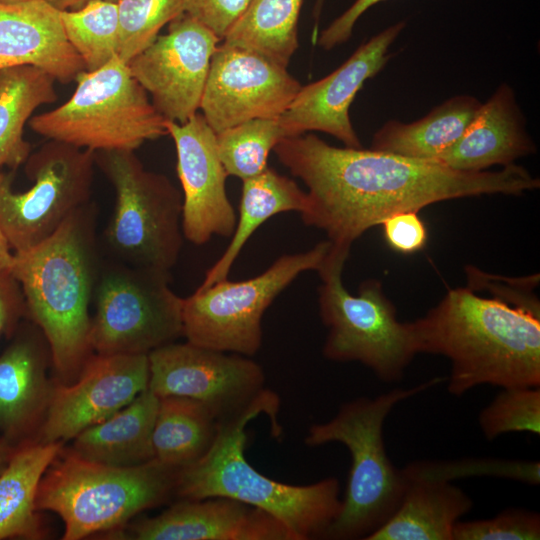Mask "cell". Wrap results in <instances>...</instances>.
<instances>
[{"mask_svg": "<svg viewBox=\"0 0 540 540\" xmlns=\"http://www.w3.org/2000/svg\"><path fill=\"white\" fill-rule=\"evenodd\" d=\"M273 151L308 189L303 222L346 248L398 212L484 194L519 196L540 187L539 178L515 163L499 171H459L371 148L335 147L312 133L284 138Z\"/></svg>", "mask_w": 540, "mask_h": 540, "instance_id": "6da1fadb", "label": "cell"}, {"mask_svg": "<svg viewBox=\"0 0 540 540\" xmlns=\"http://www.w3.org/2000/svg\"><path fill=\"white\" fill-rule=\"evenodd\" d=\"M410 326L417 354L451 361L454 396L483 384L540 386V315L459 287Z\"/></svg>", "mask_w": 540, "mask_h": 540, "instance_id": "7a4b0ae2", "label": "cell"}, {"mask_svg": "<svg viewBox=\"0 0 540 540\" xmlns=\"http://www.w3.org/2000/svg\"><path fill=\"white\" fill-rule=\"evenodd\" d=\"M94 206L89 202L73 212L36 246L13 252L9 269L23 292L28 318L47 341L62 383L73 382L94 353L89 309L101 266Z\"/></svg>", "mask_w": 540, "mask_h": 540, "instance_id": "3957f363", "label": "cell"}, {"mask_svg": "<svg viewBox=\"0 0 540 540\" xmlns=\"http://www.w3.org/2000/svg\"><path fill=\"white\" fill-rule=\"evenodd\" d=\"M259 415L250 412L218 422L208 451L178 470L174 496L191 500L235 499L277 518L296 540L324 539L342 505L338 479L329 477L309 485H290L257 471L245 457V444L246 426Z\"/></svg>", "mask_w": 540, "mask_h": 540, "instance_id": "277c9868", "label": "cell"}, {"mask_svg": "<svg viewBox=\"0 0 540 540\" xmlns=\"http://www.w3.org/2000/svg\"><path fill=\"white\" fill-rule=\"evenodd\" d=\"M445 380L434 377L409 389L395 388L375 398H357L344 403L331 420L310 426L304 440L308 446L339 442L351 456L345 497L324 539H366L395 513L407 477L386 453L385 419L399 402Z\"/></svg>", "mask_w": 540, "mask_h": 540, "instance_id": "5b68a950", "label": "cell"}, {"mask_svg": "<svg viewBox=\"0 0 540 540\" xmlns=\"http://www.w3.org/2000/svg\"><path fill=\"white\" fill-rule=\"evenodd\" d=\"M178 469L156 459L132 467L87 460L62 448L44 472L36 509L58 514L64 540L122 528L138 513L174 495Z\"/></svg>", "mask_w": 540, "mask_h": 540, "instance_id": "8992f818", "label": "cell"}, {"mask_svg": "<svg viewBox=\"0 0 540 540\" xmlns=\"http://www.w3.org/2000/svg\"><path fill=\"white\" fill-rule=\"evenodd\" d=\"M75 82L65 103L31 117L28 124L36 134L94 152L135 151L168 135L167 120L118 56L82 71Z\"/></svg>", "mask_w": 540, "mask_h": 540, "instance_id": "52a82bcc", "label": "cell"}, {"mask_svg": "<svg viewBox=\"0 0 540 540\" xmlns=\"http://www.w3.org/2000/svg\"><path fill=\"white\" fill-rule=\"evenodd\" d=\"M349 252L331 243L317 270L319 313L328 328L323 355L336 362H360L384 382L398 381L417 354L410 322L398 321L378 280L364 281L355 295L347 291L342 272Z\"/></svg>", "mask_w": 540, "mask_h": 540, "instance_id": "ba28073f", "label": "cell"}, {"mask_svg": "<svg viewBox=\"0 0 540 540\" xmlns=\"http://www.w3.org/2000/svg\"><path fill=\"white\" fill-rule=\"evenodd\" d=\"M95 163L113 186L115 203L104 231L114 260L170 272L183 245L180 191L145 169L135 151H97Z\"/></svg>", "mask_w": 540, "mask_h": 540, "instance_id": "9c48e42d", "label": "cell"}, {"mask_svg": "<svg viewBox=\"0 0 540 540\" xmlns=\"http://www.w3.org/2000/svg\"><path fill=\"white\" fill-rule=\"evenodd\" d=\"M169 283V272L101 262L91 316L93 352L148 355L183 336V298Z\"/></svg>", "mask_w": 540, "mask_h": 540, "instance_id": "30bf717a", "label": "cell"}, {"mask_svg": "<svg viewBox=\"0 0 540 540\" xmlns=\"http://www.w3.org/2000/svg\"><path fill=\"white\" fill-rule=\"evenodd\" d=\"M331 242L285 254L263 273L243 281H218L198 287L182 300L183 336L190 343L253 356L262 344V318L275 298L301 273L318 270Z\"/></svg>", "mask_w": 540, "mask_h": 540, "instance_id": "8fae6325", "label": "cell"}, {"mask_svg": "<svg viewBox=\"0 0 540 540\" xmlns=\"http://www.w3.org/2000/svg\"><path fill=\"white\" fill-rule=\"evenodd\" d=\"M148 388L159 398L183 396L203 403L218 422L250 412L278 429L280 401L265 387L262 367L237 353L172 342L148 354Z\"/></svg>", "mask_w": 540, "mask_h": 540, "instance_id": "7c38bea8", "label": "cell"}, {"mask_svg": "<svg viewBox=\"0 0 540 540\" xmlns=\"http://www.w3.org/2000/svg\"><path fill=\"white\" fill-rule=\"evenodd\" d=\"M95 153L48 140L25 162L33 182L25 192L12 189L13 174L0 181V229L13 252L28 250L50 237L76 210L90 202Z\"/></svg>", "mask_w": 540, "mask_h": 540, "instance_id": "4fadbf2b", "label": "cell"}, {"mask_svg": "<svg viewBox=\"0 0 540 540\" xmlns=\"http://www.w3.org/2000/svg\"><path fill=\"white\" fill-rule=\"evenodd\" d=\"M221 40L187 13L127 64L167 121L184 123L200 109L212 56Z\"/></svg>", "mask_w": 540, "mask_h": 540, "instance_id": "5bb4252c", "label": "cell"}, {"mask_svg": "<svg viewBox=\"0 0 540 540\" xmlns=\"http://www.w3.org/2000/svg\"><path fill=\"white\" fill-rule=\"evenodd\" d=\"M301 84L287 68L221 42L212 56L200 109L215 133L252 119H276Z\"/></svg>", "mask_w": 540, "mask_h": 540, "instance_id": "9a60e30c", "label": "cell"}, {"mask_svg": "<svg viewBox=\"0 0 540 540\" xmlns=\"http://www.w3.org/2000/svg\"><path fill=\"white\" fill-rule=\"evenodd\" d=\"M148 355L93 353L71 383L52 384L34 442H65L107 419L148 388Z\"/></svg>", "mask_w": 540, "mask_h": 540, "instance_id": "2e32d148", "label": "cell"}, {"mask_svg": "<svg viewBox=\"0 0 540 540\" xmlns=\"http://www.w3.org/2000/svg\"><path fill=\"white\" fill-rule=\"evenodd\" d=\"M399 21L360 45L337 69L322 79L301 86L279 117L288 136L311 131L327 133L346 147L361 148L349 109L364 82L378 74L392 55L390 46L405 28Z\"/></svg>", "mask_w": 540, "mask_h": 540, "instance_id": "e0dca14e", "label": "cell"}, {"mask_svg": "<svg viewBox=\"0 0 540 540\" xmlns=\"http://www.w3.org/2000/svg\"><path fill=\"white\" fill-rule=\"evenodd\" d=\"M167 130L177 154L184 238L202 245L215 235L231 236L237 216L226 193L228 175L218 154L216 133L199 112L184 123L167 121Z\"/></svg>", "mask_w": 540, "mask_h": 540, "instance_id": "ac0fdd59", "label": "cell"}, {"mask_svg": "<svg viewBox=\"0 0 540 540\" xmlns=\"http://www.w3.org/2000/svg\"><path fill=\"white\" fill-rule=\"evenodd\" d=\"M124 539L296 540L277 518L227 497L180 499L161 514L129 525Z\"/></svg>", "mask_w": 540, "mask_h": 540, "instance_id": "d6986e66", "label": "cell"}, {"mask_svg": "<svg viewBox=\"0 0 540 540\" xmlns=\"http://www.w3.org/2000/svg\"><path fill=\"white\" fill-rule=\"evenodd\" d=\"M49 360V346L36 325L18 331L0 354V431L15 448L34 442L43 422L52 389Z\"/></svg>", "mask_w": 540, "mask_h": 540, "instance_id": "ffe728a7", "label": "cell"}, {"mask_svg": "<svg viewBox=\"0 0 540 540\" xmlns=\"http://www.w3.org/2000/svg\"><path fill=\"white\" fill-rule=\"evenodd\" d=\"M24 65L64 85L85 70L65 35L60 10L47 0L0 2V69Z\"/></svg>", "mask_w": 540, "mask_h": 540, "instance_id": "44dd1931", "label": "cell"}, {"mask_svg": "<svg viewBox=\"0 0 540 540\" xmlns=\"http://www.w3.org/2000/svg\"><path fill=\"white\" fill-rule=\"evenodd\" d=\"M536 150L513 88L502 83L481 104L459 140L435 162L454 170L480 172L494 165L514 164Z\"/></svg>", "mask_w": 540, "mask_h": 540, "instance_id": "7402d4cb", "label": "cell"}, {"mask_svg": "<svg viewBox=\"0 0 540 540\" xmlns=\"http://www.w3.org/2000/svg\"><path fill=\"white\" fill-rule=\"evenodd\" d=\"M405 475L397 510L365 540H453V527L471 510L472 499L447 480Z\"/></svg>", "mask_w": 540, "mask_h": 540, "instance_id": "603a6c76", "label": "cell"}, {"mask_svg": "<svg viewBox=\"0 0 540 540\" xmlns=\"http://www.w3.org/2000/svg\"><path fill=\"white\" fill-rule=\"evenodd\" d=\"M159 397L149 388L128 405L92 425L73 439L79 456L117 467H132L155 459L152 443Z\"/></svg>", "mask_w": 540, "mask_h": 540, "instance_id": "cb8c5ba5", "label": "cell"}, {"mask_svg": "<svg viewBox=\"0 0 540 540\" xmlns=\"http://www.w3.org/2000/svg\"><path fill=\"white\" fill-rule=\"evenodd\" d=\"M481 104L476 97L461 94L414 122L389 120L374 133L371 149L435 161L459 140Z\"/></svg>", "mask_w": 540, "mask_h": 540, "instance_id": "d4e9b609", "label": "cell"}, {"mask_svg": "<svg viewBox=\"0 0 540 540\" xmlns=\"http://www.w3.org/2000/svg\"><path fill=\"white\" fill-rule=\"evenodd\" d=\"M309 198L298 184L267 167L260 174L243 180L239 215L232 239L216 263L206 272L200 288L228 278L231 267L251 235L279 213L307 211Z\"/></svg>", "mask_w": 540, "mask_h": 540, "instance_id": "484cf974", "label": "cell"}, {"mask_svg": "<svg viewBox=\"0 0 540 540\" xmlns=\"http://www.w3.org/2000/svg\"><path fill=\"white\" fill-rule=\"evenodd\" d=\"M64 442H30L16 448L0 473V540L44 535L36 509L40 480Z\"/></svg>", "mask_w": 540, "mask_h": 540, "instance_id": "4316f807", "label": "cell"}, {"mask_svg": "<svg viewBox=\"0 0 540 540\" xmlns=\"http://www.w3.org/2000/svg\"><path fill=\"white\" fill-rule=\"evenodd\" d=\"M55 80L34 66L0 69V167L17 169L31 154L24 127L34 111L57 99Z\"/></svg>", "mask_w": 540, "mask_h": 540, "instance_id": "83f0119b", "label": "cell"}, {"mask_svg": "<svg viewBox=\"0 0 540 540\" xmlns=\"http://www.w3.org/2000/svg\"><path fill=\"white\" fill-rule=\"evenodd\" d=\"M217 429L218 421L203 403L160 397L152 435L155 459L178 470L186 467L208 451Z\"/></svg>", "mask_w": 540, "mask_h": 540, "instance_id": "f1b7e54d", "label": "cell"}, {"mask_svg": "<svg viewBox=\"0 0 540 540\" xmlns=\"http://www.w3.org/2000/svg\"><path fill=\"white\" fill-rule=\"evenodd\" d=\"M302 4L303 0H252L221 42L287 68L298 48Z\"/></svg>", "mask_w": 540, "mask_h": 540, "instance_id": "f546056e", "label": "cell"}, {"mask_svg": "<svg viewBox=\"0 0 540 540\" xmlns=\"http://www.w3.org/2000/svg\"><path fill=\"white\" fill-rule=\"evenodd\" d=\"M65 35L93 71L117 56L119 22L116 1L88 0L80 8L60 10Z\"/></svg>", "mask_w": 540, "mask_h": 540, "instance_id": "4dcf8cb0", "label": "cell"}, {"mask_svg": "<svg viewBox=\"0 0 540 540\" xmlns=\"http://www.w3.org/2000/svg\"><path fill=\"white\" fill-rule=\"evenodd\" d=\"M288 133L276 119H252L216 133L217 149L227 175L242 181L263 172L270 151Z\"/></svg>", "mask_w": 540, "mask_h": 540, "instance_id": "1f68e13d", "label": "cell"}, {"mask_svg": "<svg viewBox=\"0 0 540 540\" xmlns=\"http://www.w3.org/2000/svg\"><path fill=\"white\" fill-rule=\"evenodd\" d=\"M117 56L128 63L150 46L161 28L185 12V0H116Z\"/></svg>", "mask_w": 540, "mask_h": 540, "instance_id": "d6a6232c", "label": "cell"}, {"mask_svg": "<svg viewBox=\"0 0 540 540\" xmlns=\"http://www.w3.org/2000/svg\"><path fill=\"white\" fill-rule=\"evenodd\" d=\"M540 386L509 387L480 412L478 422L484 437L492 441L511 432L540 434Z\"/></svg>", "mask_w": 540, "mask_h": 540, "instance_id": "836d02e7", "label": "cell"}, {"mask_svg": "<svg viewBox=\"0 0 540 540\" xmlns=\"http://www.w3.org/2000/svg\"><path fill=\"white\" fill-rule=\"evenodd\" d=\"M453 540H538L540 515L522 508H509L493 518L457 521Z\"/></svg>", "mask_w": 540, "mask_h": 540, "instance_id": "e575fe53", "label": "cell"}, {"mask_svg": "<svg viewBox=\"0 0 540 540\" xmlns=\"http://www.w3.org/2000/svg\"><path fill=\"white\" fill-rule=\"evenodd\" d=\"M467 287L475 292H484L514 307L540 315V302L534 289L539 284V275L509 278L489 274L474 266L466 267Z\"/></svg>", "mask_w": 540, "mask_h": 540, "instance_id": "d590c367", "label": "cell"}, {"mask_svg": "<svg viewBox=\"0 0 540 540\" xmlns=\"http://www.w3.org/2000/svg\"><path fill=\"white\" fill-rule=\"evenodd\" d=\"M252 0H185V13L208 27L222 41Z\"/></svg>", "mask_w": 540, "mask_h": 540, "instance_id": "8d00e7d4", "label": "cell"}, {"mask_svg": "<svg viewBox=\"0 0 540 540\" xmlns=\"http://www.w3.org/2000/svg\"><path fill=\"white\" fill-rule=\"evenodd\" d=\"M380 225L387 244L397 252L412 254L426 245L427 228L417 211L395 213Z\"/></svg>", "mask_w": 540, "mask_h": 540, "instance_id": "74e56055", "label": "cell"}, {"mask_svg": "<svg viewBox=\"0 0 540 540\" xmlns=\"http://www.w3.org/2000/svg\"><path fill=\"white\" fill-rule=\"evenodd\" d=\"M27 316L21 287L10 270L0 271V336L13 333Z\"/></svg>", "mask_w": 540, "mask_h": 540, "instance_id": "f35d334b", "label": "cell"}, {"mask_svg": "<svg viewBox=\"0 0 540 540\" xmlns=\"http://www.w3.org/2000/svg\"><path fill=\"white\" fill-rule=\"evenodd\" d=\"M385 0H355V2L339 17L331 22L319 35L317 44L325 49L345 43L352 35L358 19L373 5Z\"/></svg>", "mask_w": 540, "mask_h": 540, "instance_id": "ab89813d", "label": "cell"}, {"mask_svg": "<svg viewBox=\"0 0 540 540\" xmlns=\"http://www.w3.org/2000/svg\"><path fill=\"white\" fill-rule=\"evenodd\" d=\"M13 250L0 229V271L9 270L13 261Z\"/></svg>", "mask_w": 540, "mask_h": 540, "instance_id": "60d3db41", "label": "cell"}, {"mask_svg": "<svg viewBox=\"0 0 540 540\" xmlns=\"http://www.w3.org/2000/svg\"><path fill=\"white\" fill-rule=\"evenodd\" d=\"M16 448L0 437V473L5 469Z\"/></svg>", "mask_w": 540, "mask_h": 540, "instance_id": "b9f144b4", "label": "cell"}, {"mask_svg": "<svg viewBox=\"0 0 540 540\" xmlns=\"http://www.w3.org/2000/svg\"><path fill=\"white\" fill-rule=\"evenodd\" d=\"M59 10H73L80 8L88 0H47ZM116 1V0H111Z\"/></svg>", "mask_w": 540, "mask_h": 540, "instance_id": "7bdbcfd3", "label": "cell"}, {"mask_svg": "<svg viewBox=\"0 0 540 540\" xmlns=\"http://www.w3.org/2000/svg\"><path fill=\"white\" fill-rule=\"evenodd\" d=\"M324 1L325 0H316L315 1V5H314V9H313V15H314V19H315L316 22H318V20H319Z\"/></svg>", "mask_w": 540, "mask_h": 540, "instance_id": "ee69618b", "label": "cell"}, {"mask_svg": "<svg viewBox=\"0 0 540 540\" xmlns=\"http://www.w3.org/2000/svg\"><path fill=\"white\" fill-rule=\"evenodd\" d=\"M31 0H0L1 3H19V2H26Z\"/></svg>", "mask_w": 540, "mask_h": 540, "instance_id": "f6af8a7d", "label": "cell"}, {"mask_svg": "<svg viewBox=\"0 0 540 540\" xmlns=\"http://www.w3.org/2000/svg\"><path fill=\"white\" fill-rule=\"evenodd\" d=\"M3 176H4V173H3V172H0V181H1V179L3 178Z\"/></svg>", "mask_w": 540, "mask_h": 540, "instance_id": "bcb514c9", "label": "cell"}]
</instances>
